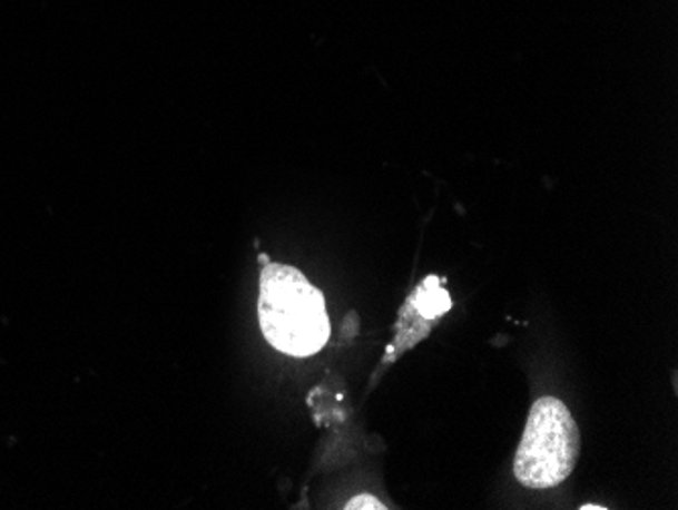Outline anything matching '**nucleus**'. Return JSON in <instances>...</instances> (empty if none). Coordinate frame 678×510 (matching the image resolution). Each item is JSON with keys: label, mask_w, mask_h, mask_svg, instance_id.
<instances>
[{"label": "nucleus", "mask_w": 678, "mask_h": 510, "mask_svg": "<svg viewBox=\"0 0 678 510\" xmlns=\"http://www.w3.org/2000/svg\"><path fill=\"white\" fill-rule=\"evenodd\" d=\"M258 322L273 349L297 359L317 354L332 334L322 291L299 268L281 263L263 268Z\"/></svg>", "instance_id": "obj_1"}, {"label": "nucleus", "mask_w": 678, "mask_h": 510, "mask_svg": "<svg viewBox=\"0 0 678 510\" xmlns=\"http://www.w3.org/2000/svg\"><path fill=\"white\" fill-rule=\"evenodd\" d=\"M579 452L581 433L569 406L557 396H542L530 409L514 458V475L532 490L559 487L573 474Z\"/></svg>", "instance_id": "obj_2"}, {"label": "nucleus", "mask_w": 678, "mask_h": 510, "mask_svg": "<svg viewBox=\"0 0 678 510\" xmlns=\"http://www.w3.org/2000/svg\"><path fill=\"white\" fill-rule=\"evenodd\" d=\"M441 285H443V281H439V277H426L425 285H421L419 295L414 297L416 310L426 320H435L439 315L448 314L453 305L448 291L443 290Z\"/></svg>", "instance_id": "obj_3"}, {"label": "nucleus", "mask_w": 678, "mask_h": 510, "mask_svg": "<svg viewBox=\"0 0 678 510\" xmlns=\"http://www.w3.org/2000/svg\"><path fill=\"white\" fill-rule=\"evenodd\" d=\"M345 509L347 510H384L386 507L380 502L379 499H374V497H370V494H360L356 499L350 500L347 504H345Z\"/></svg>", "instance_id": "obj_4"}, {"label": "nucleus", "mask_w": 678, "mask_h": 510, "mask_svg": "<svg viewBox=\"0 0 678 510\" xmlns=\"http://www.w3.org/2000/svg\"><path fill=\"white\" fill-rule=\"evenodd\" d=\"M581 510H606V507H599V504H583Z\"/></svg>", "instance_id": "obj_5"}, {"label": "nucleus", "mask_w": 678, "mask_h": 510, "mask_svg": "<svg viewBox=\"0 0 678 510\" xmlns=\"http://www.w3.org/2000/svg\"><path fill=\"white\" fill-rule=\"evenodd\" d=\"M261 261H263V263H265V265H268V256H266V255L261 256Z\"/></svg>", "instance_id": "obj_6"}]
</instances>
